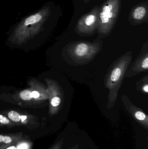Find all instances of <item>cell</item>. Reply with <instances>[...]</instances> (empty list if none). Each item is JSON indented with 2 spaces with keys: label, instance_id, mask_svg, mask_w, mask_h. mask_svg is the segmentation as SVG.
I'll return each mask as SVG.
<instances>
[{
  "label": "cell",
  "instance_id": "4",
  "mask_svg": "<svg viewBox=\"0 0 148 149\" xmlns=\"http://www.w3.org/2000/svg\"><path fill=\"white\" fill-rule=\"evenodd\" d=\"M99 11L98 8H95L82 17L76 27V33L81 36L92 35L98 28Z\"/></svg>",
  "mask_w": 148,
  "mask_h": 149
},
{
  "label": "cell",
  "instance_id": "6",
  "mask_svg": "<svg viewBox=\"0 0 148 149\" xmlns=\"http://www.w3.org/2000/svg\"><path fill=\"white\" fill-rule=\"evenodd\" d=\"M121 98L122 101L125 107L131 113H133L134 116L137 120L142 121L146 120L147 119V115L139 108L134 106L130 101L128 97L124 95L122 96Z\"/></svg>",
  "mask_w": 148,
  "mask_h": 149
},
{
  "label": "cell",
  "instance_id": "11",
  "mask_svg": "<svg viewBox=\"0 0 148 149\" xmlns=\"http://www.w3.org/2000/svg\"><path fill=\"white\" fill-rule=\"evenodd\" d=\"M41 16L39 14H36V15L31 16L28 17L25 20L24 25L25 26H27L29 24L35 23L39 22L41 19Z\"/></svg>",
  "mask_w": 148,
  "mask_h": 149
},
{
  "label": "cell",
  "instance_id": "16",
  "mask_svg": "<svg viewBox=\"0 0 148 149\" xmlns=\"http://www.w3.org/2000/svg\"><path fill=\"white\" fill-rule=\"evenodd\" d=\"M31 94H32V97L34 98H38L40 95L39 93L36 92V91H33V92L31 93Z\"/></svg>",
  "mask_w": 148,
  "mask_h": 149
},
{
  "label": "cell",
  "instance_id": "12",
  "mask_svg": "<svg viewBox=\"0 0 148 149\" xmlns=\"http://www.w3.org/2000/svg\"><path fill=\"white\" fill-rule=\"evenodd\" d=\"M8 117L14 122L18 123L21 121V116L16 111H10L8 113Z\"/></svg>",
  "mask_w": 148,
  "mask_h": 149
},
{
  "label": "cell",
  "instance_id": "13",
  "mask_svg": "<svg viewBox=\"0 0 148 149\" xmlns=\"http://www.w3.org/2000/svg\"><path fill=\"white\" fill-rule=\"evenodd\" d=\"M20 96L22 100H29L33 98L31 92L28 90H24L21 91L20 93Z\"/></svg>",
  "mask_w": 148,
  "mask_h": 149
},
{
  "label": "cell",
  "instance_id": "3",
  "mask_svg": "<svg viewBox=\"0 0 148 149\" xmlns=\"http://www.w3.org/2000/svg\"><path fill=\"white\" fill-rule=\"evenodd\" d=\"M120 6V0H108L99 11L98 33L106 36L111 33L117 19Z\"/></svg>",
  "mask_w": 148,
  "mask_h": 149
},
{
  "label": "cell",
  "instance_id": "7",
  "mask_svg": "<svg viewBox=\"0 0 148 149\" xmlns=\"http://www.w3.org/2000/svg\"><path fill=\"white\" fill-rule=\"evenodd\" d=\"M21 134L15 135H0V145H14L21 140Z\"/></svg>",
  "mask_w": 148,
  "mask_h": 149
},
{
  "label": "cell",
  "instance_id": "15",
  "mask_svg": "<svg viewBox=\"0 0 148 149\" xmlns=\"http://www.w3.org/2000/svg\"><path fill=\"white\" fill-rule=\"evenodd\" d=\"M0 149H17V147L14 145H0Z\"/></svg>",
  "mask_w": 148,
  "mask_h": 149
},
{
  "label": "cell",
  "instance_id": "10",
  "mask_svg": "<svg viewBox=\"0 0 148 149\" xmlns=\"http://www.w3.org/2000/svg\"><path fill=\"white\" fill-rule=\"evenodd\" d=\"M56 89L55 94L51 98L50 103L51 106L55 108H57L61 105L62 102V95L61 93L57 94V89Z\"/></svg>",
  "mask_w": 148,
  "mask_h": 149
},
{
  "label": "cell",
  "instance_id": "17",
  "mask_svg": "<svg viewBox=\"0 0 148 149\" xmlns=\"http://www.w3.org/2000/svg\"><path fill=\"white\" fill-rule=\"evenodd\" d=\"M27 118V116H21V121L23 123V122L25 121Z\"/></svg>",
  "mask_w": 148,
  "mask_h": 149
},
{
  "label": "cell",
  "instance_id": "5",
  "mask_svg": "<svg viewBox=\"0 0 148 149\" xmlns=\"http://www.w3.org/2000/svg\"><path fill=\"white\" fill-rule=\"evenodd\" d=\"M148 70V45L146 42L142 46L139 56L128 67L124 78H131L141 72H147Z\"/></svg>",
  "mask_w": 148,
  "mask_h": 149
},
{
  "label": "cell",
  "instance_id": "1",
  "mask_svg": "<svg viewBox=\"0 0 148 149\" xmlns=\"http://www.w3.org/2000/svg\"><path fill=\"white\" fill-rule=\"evenodd\" d=\"M132 58V52H127L114 62L107 73L105 86L109 90L108 109L114 107L117 100L119 89Z\"/></svg>",
  "mask_w": 148,
  "mask_h": 149
},
{
  "label": "cell",
  "instance_id": "8",
  "mask_svg": "<svg viewBox=\"0 0 148 149\" xmlns=\"http://www.w3.org/2000/svg\"><path fill=\"white\" fill-rule=\"evenodd\" d=\"M147 14V9L143 6L136 7L132 13L133 18L136 21H141L145 18Z\"/></svg>",
  "mask_w": 148,
  "mask_h": 149
},
{
  "label": "cell",
  "instance_id": "14",
  "mask_svg": "<svg viewBox=\"0 0 148 149\" xmlns=\"http://www.w3.org/2000/svg\"><path fill=\"white\" fill-rule=\"evenodd\" d=\"M11 124L10 121L7 117L2 115L0 114V124L3 125H8Z\"/></svg>",
  "mask_w": 148,
  "mask_h": 149
},
{
  "label": "cell",
  "instance_id": "9",
  "mask_svg": "<svg viewBox=\"0 0 148 149\" xmlns=\"http://www.w3.org/2000/svg\"><path fill=\"white\" fill-rule=\"evenodd\" d=\"M136 88L138 91L147 94L148 93V74H147L142 79L136 83Z\"/></svg>",
  "mask_w": 148,
  "mask_h": 149
},
{
  "label": "cell",
  "instance_id": "2",
  "mask_svg": "<svg viewBox=\"0 0 148 149\" xmlns=\"http://www.w3.org/2000/svg\"><path fill=\"white\" fill-rule=\"evenodd\" d=\"M103 42L101 40L93 42H75L67 45L65 47L66 61L73 65H81L91 62L103 48Z\"/></svg>",
  "mask_w": 148,
  "mask_h": 149
}]
</instances>
